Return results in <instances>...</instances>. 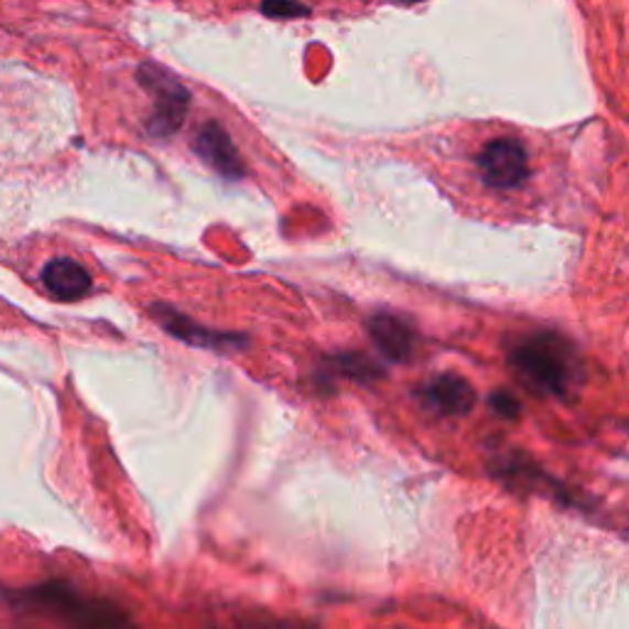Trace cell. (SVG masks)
Instances as JSON below:
<instances>
[{
	"instance_id": "cell-1",
	"label": "cell",
	"mask_w": 629,
	"mask_h": 629,
	"mask_svg": "<svg viewBox=\"0 0 629 629\" xmlns=\"http://www.w3.org/2000/svg\"><path fill=\"white\" fill-rule=\"evenodd\" d=\"M507 361L514 377L539 397L571 399L585 379L578 349L553 329H531L511 339Z\"/></svg>"
},
{
	"instance_id": "cell-2",
	"label": "cell",
	"mask_w": 629,
	"mask_h": 629,
	"mask_svg": "<svg viewBox=\"0 0 629 629\" xmlns=\"http://www.w3.org/2000/svg\"><path fill=\"white\" fill-rule=\"evenodd\" d=\"M475 167L489 189L511 192L531 180V153L519 138H492L477 151Z\"/></svg>"
},
{
	"instance_id": "cell-3",
	"label": "cell",
	"mask_w": 629,
	"mask_h": 629,
	"mask_svg": "<svg viewBox=\"0 0 629 629\" xmlns=\"http://www.w3.org/2000/svg\"><path fill=\"white\" fill-rule=\"evenodd\" d=\"M151 317L165 329L167 335H173L175 339H180V343H185L189 347L212 349V351H234V349H241L249 345L247 335L217 333V329H209L205 325L195 323V319L183 315L165 303H153Z\"/></svg>"
},
{
	"instance_id": "cell-4",
	"label": "cell",
	"mask_w": 629,
	"mask_h": 629,
	"mask_svg": "<svg viewBox=\"0 0 629 629\" xmlns=\"http://www.w3.org/2000/svg\"><path fill=\"white\" fill-rule=\"evenodd\" d=\"M415 399L421 401L423 409H429L435 415L443 419H457V415H467L473 411L477 393L470 381L453 371L433 377L425 381L423 387L415 391Z\"/></svg>"
},
{
	"instance_id": "cell-5",
	"label": "cell",
	"mask_w": 629,
	"mask_h": 629,
	"mask_svg": "<svg viewBox=\"0 0 629 629\" xmlns=\"http://www.w3.org/2000/svg\"><path fill=\"white\" fill-rule=\"evenodd\" d=\"M367 333L383 357L393 365L409 361L415 349V329L406 319L393 313H377L369 317Z\"/></svg>"
},
{
	"instance_id": "cell-6",
	"label": "cell",
	"mask_w": 629,
	"mask_h": 629,
	"mask_svg": "<svg viewBox=\"0 0 629 629\" xmlns=\"http://www.w3.org/2000/svg\"><path fill=\"white\" fill-rule=\"evenodd\" d=\"M42 283L62 303H77L91 291V275L72 259H55L42 271Z\"/></svg>"
},
{
	"instance_id": "cell-7",
	"label": "cell",
	"mask_w": 629,
	"mask_h": 629,
	"mask_svg": "<svg viewBox=\"0 0 629 629\" xmlns=\"http://www.w3.org/2000/svg\"><path fill=\"white\" fill-rule=\"evenodd\" d=\"M195 148L212 167L219 170L221 175L237 177L241 173L239 155H237V151H234L229 135L224 133L219 126L209 123V126L202 128L197 141H195Z\"/></svg>"
},
{
	"instance_id": "cell-8",
	"label": "cell",
	"mask_w": 629,
	"mask_h": 629,
	"mask_svg": "<svg viewBox=\"0 0 629 629\" xmlns=\"http://www.w3.org/2000/svg\"><path fill=\"white\" fill-rule=\"evenodd\" d=\"M327 369L333 371V375H343L347 379H355L361 383H371L383 377V369L379 367V361L367 357L365 351H345V355L329 357Z\"/></svg>"
},
{
	"instance_id": "cell-9",
	"label": "cell",
	"mask_w": 629,
	"mask_h": 629,
	"mask_svg": "<svg viewBox=\"0 0 629 629\" xmlns=\"http://www.w3.org/2000/svg\"><path fill=\"white\" fill-rule=\"evenodd\" d=\"M489 409H492L499 419H505V421H517L519 415H521V403L511 397V391L507 389H497L489 393Z\"/></svg>"
},
{
	"instance_id": "cell-10",
	"label": "cell",
	"mask_w": 629,
	"mask_h": 629,
	"mask_svg": "<svg viewBox=\"0 0 629 629\" xmlns=\"http://www.w3.org/2000/svg\"><path fill=\"white\" fill-rule=\"evenodd\" d=\"M263 10L269 15H297V13H307L305 8H297L291 0H269V3L263 6Z\"/></svg>"
},
{
	"instance_id": "cell-11",
	"label": "cell",
	"mask_w": 629,
	"mask_h": 629,
	"mask_svg": "<svg viewBox=\"0 0 629 629\" xmlns=\"http://www.w3.org/2000/svg\"><path fill=\"white\" fill-rule=\"evenodd\" d=\"M397 3H403V6H409V3H421V0H397Z\"/></svg>"
}]
</instances>
